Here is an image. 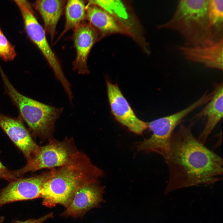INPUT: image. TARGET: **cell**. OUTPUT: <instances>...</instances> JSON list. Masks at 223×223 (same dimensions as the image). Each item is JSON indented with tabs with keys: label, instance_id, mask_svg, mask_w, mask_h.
Returning <instances> with one entry per match:
<instances>
[{
	"label": "cell",
	"instance_id": "7402d4cb",
	"mask_svg": "<svg viewBox=\"0 0 223 223\" xmlns=\"http://www.w3.org/2000/svg\"><path fill=\"white\" fill-rule=\"evenodd\" d=\"M53 217V212H51L37 219H30L24 221L14 220L10 223H42L46 220Z\"/></svg>",
	"mask_w": 223,
	"mask_h": 223
},
{
	"label": "cell",
	"instance_id": "6da1fadb",
	"mask_svg": "<svg viewBox=\"0 0 223 223\" xmlns=\"http://www.w3.org/2000/svg\"><path fill=\"white\" fill-rule=\"evenodd\" d=\"M179 125L172 133L163 157L167 165L168 180L165 190H175L220 181L223 173L222 158L202 144L194 135L192 127Z\"/></svg>",
	"mask_w": 223,
	"mask_h": 223
},
{
	"label": "cell",
	"instance_id": "2e32d148",
	"mask_svg": "<svg viewBox=\"0 0 223 223\" xmlns=\"http://www.w3.org/2000/svg\"><path fill=\"white\" fill-rule=\"evenodd\" d=\"M88 2L107 11L116 19L129 35L136 38L138 25L125 3L120 0H91Z\"/></svg>",
	"mask_w": 223,
	"mask_h": 223
},
{
	"label": "cell",
	"instance_id": "9c48e42d",
	"mask_svg": "<svg viewBox=\"0 0 223 223\" xmlns=\"http://www.w3.org/2000/svg\"><path fill=\"white\" fill-rule=\"evenodd\" d=\"M107 88L112 112L117 121L133 133L142 134L148 128L147 123L137 117L117 85L107 81Z\"/></svg>",
	"mask_w": 223,
	"mask_h": 223
},
{
	"label": "cell",
	"instance_id": "3957f363",
	"mask_svg": "<svg viewBox=\"0 0 223 223\" xmlns=\"http://www.w3.org/2000/svg\"><path fill=\"white\" fill-rule=\"evenodd\" d=\"M208 4V0H180L172 17L158 27L178 32L186 46L213 44L221 39L210 25Z\"/></svg>",
	"mask_w": 223,
	"mask_h": 223
},
{
	"label": "cell",
	"instance_id": "277c9868",
	"mask_svg": "<svg viewBox=\"0 0 223 223\" xmlns=\"http://www.w3.org/2000/svg\"><path fill=\"white\" fill-rule=\"evenodd\" d=\"M0 73L6 93L17 107L19 117L28 125L32 136L42 140L50 137L63 108L47 105L22 94L14 88L3 71Z\"/></svg>",
	"mask_w": 223,
	"mask_h": 223
},
{
	"label": "cell",
	"instance_id": "e0dca14e",
	"mask_svg": "<svg viewBox=\"0 0 223 223\" xmlns=\"http://www.w3.org/2000/svg\"><path fill=\"white\" fill-rule=\"evenodd\" d=\"M66 1L38 0L34 6L41 16L44 24V29L50 38L51 43L55 35L58 21L65 7Z\"/></svg>",
	"mask_w": 223,
	"mask_h": 223
},
{
	"label": "cell",
	"instance_id": "8992f818",
	"mask_svg": "<svg viewBox=\"0 0 223 223\" xmlns=\"http://www.w3.org/2000/svg\"><path fill=\"white\" fill-rule=\"evenodd\" d=\"M77 151L72 138H66L59 141L50 138L46 145L40 146L38 154L22 168L14 170L18 178L29 172H35L44 168H54L65 164Z\"/></svg>",
	"mask_w": 223,
	"mask_h": 223
},
{
	"label": "cell",
	"instance_id": "d6986e66",
	"mask_svg": "<svg viewBox=\"0 0 223 223\" xmlns=\"http://www.w3.org/2000/svg\"><path fill=\"white\" fill-rule=\"evenodd\" d=\"M223 0H208V15L210 25L219 38H223Z\"/></svg>",
	"mask_w": 223,
	"mask_h": 223
},
{
	"label": "cell",
	"instance_id": "7a4b0ae2",
	"mask_svg": "<svg viewBox=\"0 0 223 223\" xmlns=\"http://www.w3.org/2000/svg\"><path fill=\"white\" fill-rule=\"evenodd\" d=\"M103 171L84 153L77 151L63 165L55 169L44 184L40 198L42 204L52 208L60 204L67 208L78 189L88 182L99 180Z\"/></svg>",
	"mask_w": 223,
	"mask_h": 223
},
{
	"label": "cell",
	"instance_id": "5b68a950",
	"mask_svg": "<svg viewBox=\"0 0 223 223\" xmlns=\"http://www.w3.org/2000/svg\"><path fill=\"white\" fill-rule=\"evenodd\" d=\"M209 100L208 97L203 94L185 108L147 123L148 128L152 131V134L149 138L137 144L138 151L156 153L163 157L167 151L171 136L176 127L189 114L206 104Z\"/></svg>",
	"mask_w": 223,
	"mask_h": 223
},
{
	"label": "cell",
	"instance_id": "ba28073f",
	"mask_svg": "<svg viewBox=\"0 0 223 223\" xmlns=\"http://www.w3.org/2000/svg\"><path fill=\"white\" fill-rule=\"evenodd\" d=\"M55 168L9 182L0 190V208L12 202L40 198L45 183L52 177Z\"/></svg>",
	"mask_w": 223,
	"mask_h": 223
},
{
	"label": "cell",
	"instance_id": "52a82bcc",
	"mask_svg": "<svg viewBox=\"0 0 223 223\" xmlns=\"http://www.w3.org/2000/svg\"><path fill=\"white\" fill-rule=\"evenodd\" d=\"M14 2L20 11L28 36L46 60L56 79L61 83L65 82L67 78L60 62L50 47L44 28L36 18L31 4L26 0H16Z\"/></svg>",
	"mask_w": 223,
	"mask_h": 223
},
{
	"label": "cell",
	"instance_id": "7c38bea8",
	"mask_svg": "<svg viewBox=\"0 0 223 223\" xmlns=\"http://www.w3.org/2000/svg\"><path fill=\"white\" fill-rule=\"evenodd\" d=\"M72 38L76 50L73 70L79 74H89L88 59L93 46L99 39L98 33L89 23L83 22L74 29Z\"/></svg>",
	"mask_w": 223,
	"mask_h": 223
},
{
	"label": "cell",
	"instance_id": "8fae6325",
	"mask_svg": "<svg viewBox=\"0 0 223 223\" xmlns=\"http://www.w3.org/2000/svg\"><path fill=\"white\" fill-rule=\"evenodd\" d=\"M23 121L20 117L0 113V127L22 152L28 162L38 154L40 146L34 141Z\"/></svg>",
	"mask_w": 223,
	"mask_h": 223
},
{
	"label": "cell",
	"instance_id": "44dd1931",
	"mask_svg": "<svg viewBox=\"0 0 223 223\" xmlns=\"http://www.w3.org/2000/svg\"><path fill=\"white\" fill-rule=\"evenodd\" d=\"M0 178L3 179L9 182L19 178L15 176L14 170H11L7 168L0 160Z\"/></svg>",
	"mask_w": 223,
	"mask_h": 223
},
{
	"label": "cell",
	"instance_id": "5bb4252c",
	"mask_svg": "<svg viewBox=\"0 0 223 223\" xmlns=\"http://www.w3.org/2000/svg\"><path fill=\"white\" fill-rule=\"evenodd\" d=\"M223 40L222 38L210 45L181 46L179 49L188 60L203 64L208 68L222 70Z\"/></svg>",
	"mask_w": 223,
	"mask_h": 223
},
{
	"label": "cell",
	"instance_id": "603a6c76",
	"mask_svg": "<svg viewBox=\"0 0 223 223\" xmlns=\"http://www.w3.org/2000/svg\"><path fill=\"white\" fill-rule=\"evenodd\" d=\"M5 218L3 216H0V223H3Z\"/></svg>",
	"mask_w": 223,
	"mask_h": 223
},
{
	"label": "cell",
	"instance_id": "30bf717a",
	"mask_svg": "<svg viewBox=\"0 0 223 223\" xmlns=\"http://www.w3.org/2000/svg\"><path fill=\"white\" fill-rule=\"evenodd\" d=\"M104 189L99 180L83 185L77 190L69 206L60 216L82 217L90 209L99 207L104 201L103 195Z\"/></svg>",
	"mask_w": 223,
	"mask_h": 223
},
{
	"label": "cell",
	"instance_id": "ffe728a7",
	"mask_svg": "<svg viewBox=\"0 0 223 223\" xmlns=\"http://www.w3.org/2000/svg\"><path fill=\"white\" fill-rule=\"evenodd\" d=\"M16 55L14 46L7 38L0 26V58L5 61H11Z\"/></svg>",
	"mask_w": 223,
	"mask_h": 223
},
{
	"label": "cell",
	"instance_id": "4fadbf2b",
	"mask_svg": "<svg viewBox=\"0 0 223 223\" xmlns=\"http://www.w3.org/2000/svg\"><path fill=\"white\" fill-rule=\"evenodd\" d=\"M213 94L211 100L200 112L196 114L192 120V122L200 119H206L205 126L199 135L198 139L204 145L213 130L223 117V82L214 85Z\"/></svg>",
	"mask_w": 223,
	"mask_h": 223
},
{
	"label": "cell",
	"instance_id": "ac0fdd59",
	"mask_svg": "<svg viewBox=\"0 0 223 223\" xmlns=\"http://www.w3.org/2000/svg\"><path fill=\"white\" fill-rule=\"evenodd\" d=\"M86 2L84 0L67 1L65 6V22L64 29L57 40L58 41L66 33L74 29L86 18Z\"/></svg>",
	"mask_w": 223,
	"mask_h": 223
},
{
	"label": "cell",
	"instance_id": "9a60e30c",
	"mask_svg": "<svg viewBox=\"0 0 223 223\" xmlns=\"http://www.w3.org/2000/svg\"><path fill=\"white\" fill-rule=\"evenodd\" d=\"M86 19L97 31L99 39L114 33L129 35L111 14L96 5L88 4L86 6Z\"/></svg>",
	"mask_w": 223,
	"mask_h": 223
}]
</instances>
